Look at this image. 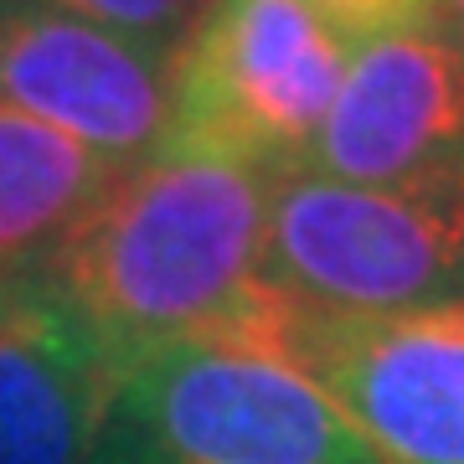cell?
<instances>
[{"label":"cell","mask_w":464,"mask_h":464,"mask_svg":"<svg viewBox=\"0 0 464 464\" xmlns=\"http://www.w3.org/2000/svg\"><path fill=\"white\" fill-rule=\"evenodd\" d=\"M310 11L331 21L346 42L392 32V26H418V21H439L444 0H304Z\"/></svg>","instance_id":"8fae6325"},{"label":"cell","mask_w":464,"mask_h":464,"mask_svg":"<svg viewBox=\"0 0 464 464\" xmlns=\"http://www.w3.org/2000/svg\"><path fill=\"white\" fill-rule=\"evenodd\" d=\"M0 103L124 170L166 145L176 57L103 32L57 0H0Z\"/></svg>","instance_id":"8992f818"},{"label":"cell","mask_w":464,"mask_h":464,"mask_svg":"<svg viewBox=\"0 0 464 464\" xmlns=\"http://www.w3.org/2000/svg\"><path fill=\"white\" fill-rule=\"evenodd\" d=\"M351 42L304 0H207L176 52V145L295 170L346 78Z\"/></svg>","instance_id":"277c9868"},{"label":"cell","mask_w":464,"mask_h":464,"mask_svg":"<svg viewBox=\"0 0 464 464\" xmlns=\"http://www.w3.org/2000/svg\"><path fill=\"white\" fill-rule=\"evenodd\" d=\"M439 21H444L449 42H454V52H459V63H464V0H444Z\"/></svg>","instance_id":"7c38bea8"},{"label":"cell","mask_w":464,"mask_h":464,"mask_svg":"<svg viewBox=\"0 0 464 464\" xmlns=\"http://www.w3.org/2000/svg\"><path fill=\"white\" fill-rule=\"evenodd\" d=\"M264 279L331 315H408L464 299V160L392 186L279 170Z\"/></svg>","instance_id":"3957f363"},{"label":"cell","mask_w":464,"mask_h":464,"mask_svg":"<svg viewBox=\"0 0 464 464\" xmlns=\"http://www.w3.org/2000/svg\"><path fill=\"white\" fill-rule=\"evenodd\" d=\"M464 160V63L444 21L351 42L346 78L295 170L392 186Z\"/></svg>","instance_id":"52a82bcc"},{"label":"cell","mask_w":464,"mask_h":464,"mask_svg":"<svg viewBox=\"0 0 464 464\" xmlns=\"http://www.w3.org/2000/svg\"><path fill=\"white\" fill-rule=\"evenodd\" d=\"M279 170L207 145H166L114 170L42 264V279L103 346L248 341L279 315L264 279Z\"/></svg>","instance_id":"6da1fadb"},{"label":"cell","mask_w":464,"mask_h":464,"mask_svg":"<svg viewBox=\"0 0 464 464\" xmlns=\"http://www.w3.org/2000/svg\"><path fill=\"white\" fill-rule=\"evenodd\" d=\"M99 464H382L315 382L248 341L114 356Z\"/></svg>","instance_id":"7a4b0ae2"},{"label":"cell","mask_w":464,"mask_h":464,"mask_svg":"<svg viewBox=\"0 0 464 464\" xmlns=\"http://www.w3.org/2000/svg\"><path fill=\"white\" fill-rule=\"evenodd\" d=\"M114 351L36 274L0 279V464H99Z\"/></svg>","instance_id":"ba28073f"},{"label":"cell","mask_w":464,"mask_h":464,"mask_svg":"<svg viewBox=\"0 0 464 464\" xmlns=\"http://www.w3.org/2000/svg\"><path fill=\"white\" fill-rule=\"evenodd\" d=\"M57 5L103 26V32L130 36L140 47L160 52V57H176L181 42L191 36V26L201 21V11H207V0H57Z\"/></svg>","instance_id":"30bf717a"},{"label":"cell","mask_w":464,"mask_h":464,"mask_svg":"<svg viewBox=\"0 0 464 464\" xmlns=\"http://www.w3.org/2000/svg\"><path fill=\"white\" fill-rule=\"evenodd\" d=\"M114 166L78 140L0 103V279H21L78 227Z\"/></svg>","instance_id":"9c48e42d"},{"label":"cell","mask_w":464,"mask_h":464,"mask_svg":"<svg viewBox=\"0 0 464 464\" xmlns=\"http://www.w3.org/2000/svg\"><path fill=\"white\" fill-rule=\"evenodd\" d=\"M258 346L315 382L382 464H464V299L331 315L279 295Z\"/></svg>","instance_id":"5b68a950"}]
</instances>
